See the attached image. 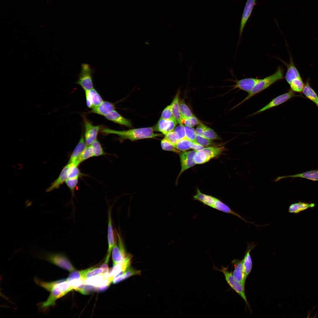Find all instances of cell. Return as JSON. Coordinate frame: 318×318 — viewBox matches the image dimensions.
Instances as JSON below:
<instances>
[{"label": "cell", "mask_w": 318, "mask_h": 318, "mask_svg": "<svg viewBox=\"0 0 318 318\" xmlns=\"http://www.w3.org/2000/svg\"><path fill=\"white\" fill-rule=\"evenodd\" d=\"M34 280L37 284L50 292L47 300L40 304L41 308L44 309L54 305L57 299L73 289L67 279L45 282L35 278Z\"/></svg>", "instance_id": "1"}, {"label": "cell", "mask_w": 318, "mask_h": 318, "mask_svg": "<svg viewBox=\"0 0 318 318\" xmlns=\"http://www.w3.org/2000/svg\"><path fill=\"white\" fill-rule=\"evenodd\" d=\"M100 132L105 135L111 134L117 135L122 140L128 139L131 141L153 138L160 136L161 134L155 133L152 127H143L130 129L126 130H117L108 128H102Z\"/></svg>", "instance_id": "2"}, {"label": "cell", "mask_w": 318, "mask_h": 318, "mask_svg": "<svg viewBox=\"0 0 318 318\" xmlns=\"http://www.w3.org/2000/svg\"><path fill=\"white\" fill-rule=\"evenodd\" d=\"M284 78V69L279 66L273 74L264 78L261 79L247 96L234 108L240 105L256 94L267 89L276 82Z\"/></svg>", "instance_id": "3"}, {"label": "cell", "mask_w": 318, "mask_h": 318, "mask_svg": "<svg viewBox=\"0 0 318 318\" xmlns=\"http://www.w3.org/2000/svg\"><path fill=\"white\" fill-rule=\"evenodd\" d=\"M39 257L69 271L75 270L67 257L62 253L42 251L39 254Z\"/></svg>", "instance_id": "4"}, {"label": "cell", "mask_w": 318, "mask_h": 318, "mask_svg": "<svg viewBox=\"0 0 318 318\" xmlns=\"http://www.w3.org/2000/svg\"><path fill=\"white\" fill-rule=\"evenodd\" d=\"M215 269L223 274L228 284L243 299L248 307L250 308L249 304L246 297L245 284L237 281L235 279L232 272L228 271V266L225 267L221 266V269H218L216 267Z\"/></svg>", "instance_id": "5"}, {"label": "cell", "mask_w": 318, "mask_h": 318, "mask_svg": "<svg viewBox=\"0 0 318 318\" xmlns=\"http://www.w3.org/2000/svg\"><path fill=\"white\" fill-rule=\"evenodd\" d=\"M94 70L90 65L82 63L77 80L76 83L80 85L85 91L94 88L92 75Z\"/></svg>", "instance_id": "6"}, {"label": "cell", "mask_w": 318, "mask_h": 318, "mask_svg": "<svg viewBox=\"0 0 318 318\" xmlns=\"http://www.w3.org/2000/svg\"><path fill=\"white\" fill-rule=\"evenodd\" d=\"M113 266L120 262L128 255L126 252L122 239L120 234L115 233V241L112 250Z\"/></svg>", "instance_id": "7"}, {"label": "cell", "mask_w": 318, "mask_h": 318, "mask_svg": "<svg viewBox=\"0 0 318 318\" xmlns=\"http://www.w3.org/2000/svg\"><path fill=\"white\" fill-rule=\"evenodd\" d=\"M85 128L84 138L86 145H91L97 139L98 133L102 129L101 126L95 125L84 115L82 116Z\"/></svg>", "instance_id": "8"}, {"label": "cell", "mask_w": 318, "mask_h": 318, "mask_svg": "<svg viewBox=\"0 0 318 318\" xmlns=\"http://www.w3.org/2000/svg\"><path fill=\"white\" fill-rule=\"evenodd\" d=\"M297 96H299V95H296L295 92L290 89L288 92L274 98L265 106L251 115L249 116L257 115L270 109L278 106L291 98Z\"/></svg>", "instance_id": "9"}, {"label": "cell", "mask_w": 318, "mask_h": 318, "mask_svg": "<svg viewBox=\"0 0 318 318\" xmlns=\"http://www.w3.org/2000/svg\"><path fill=\"white\" fill-rule=\"evenodd\" d=\"M196 152V151L193 150L179 153L181 169L177 178V181L183 172L196 164L193 160Z\"/></svg>", "instance_id": "10"}, {"label": "cell", "mask_w": 318, "mask_h": 318, "mask_svg": "<svg viewBox=\"0 0 318 318\" xmlns=\"http://www.w3.org/2000/svg\"><path fill=\"white\" fill-rule=\"evenodd\" d=\"M260 80L257 78H248L240 80H232L231 81L234 82L235 84L229 87H233L232 90L238 88L249 93Z\"/></svg>", "instance_id": "11"}, {"label": "cell", "mask_w": 318, "mask_h": 318, "mask_svg": "<svg viewBox=\"0 0 318 318\" xmlns=\"http://www.w3.org/2000/svg\"><path fill=\"white\" fill-rule=\"evenodd\" d=\"M225 149L223 146H210L203 148L199 150V152L204 163H205L219 156Z\"/></svg>", "instance_id": "12"}, {"label": "cell", "mask_w": 318, "mask_h": 318, "mask_svg": "<svg viewBox=\"0 0 318 318\" xmlns=\"http://www.w3.org/2000/svg\"><path fill=\"white\" fill-rule=\"evenodd\" d=\"M256 0H247L242 14L239 27L238 43L242 36L244 29L249 19L250 18L254 7L256 4Z\"/></svg>", "instance_id": "13"}, {"label": "cell", "mask_w": 318, "mask_h": 318, "mask_svg": "<svg viewBox=\"0 0 318 318\" xmlns=\"http://www.w3.org/2000/svg\"><path fill=\"white\" fill-rule=\"evenodd\" d=\"M132 259V255L129 254L125 259L113 266L109 272V277L112 281L116 276L125 271L130 266Z\"/></svg>", "instance_id": "14"}, {"label": "cell", "mask_w": 318, "mask_h": 318, "mask_svg": "<svg viewBox=\"0 0 318 318\" xmlns=\"http://www.w3.org/2000/svg\"><path fill=\"white\" fill-rule=\"evenodd\" d=\"M85 91L86 105L88 107L92 109L103 101L100 94L95 88Z\"/></svg>", "instance_id": "15"}, {"label": "cell", "mask_w": 318, "mask_h": 318, "mask_svg": "<svg viewBox=\"0 0 318 318\" xmlns=\"http://www.w3.org/2000/svg\"><path fill=\"white\" fill-rule=\"evenodd\" d=\"M290 62L287 63L284 61L280 60L285 64L287 68L285 78L287 82L289 84L292 80L301 77L300 74L295 65L291 55L289 54Z\"/></svg>", "instance_id": "16"}, {"label": "cell", "mask_w": 318, "mask_h": 318, "mask_svg": "<svg viewBox=\"0 0 318 318\" xmlns=\"http://www.w3.org/2000/svg\"><path fill=\"white\" fill-rule=\"evenodd\" d=\"M178 123L174 118L166 120L160 118L156 126L155 129L156 131L165 135L168 132L173 131Z\"/></svg>", "instance_id": "17"}, {"label": "cell", "mask_w": 318, "mask_h": 318, "mask_svg": "<svg viewBox=\"0 0 318 318\" xmlns=\"http://www.w3.org/2000/svg\"><path fill=\"white\" fill-rule=\"evenodd\" d=\"M256 246V244L254 242L248 243L245 252L244 256L242 259L245 276L246 279L250 273L252 268V261L250 252Z\"/></svg>", "instance_id": "18"}, {"label": "cell", "mask_w": 318, "mask_h": 318, "mask_svg": "<svg viewBox=\"0 0 318 318\" xmlns=\"http://www.w3.org/2000/svg\"><path fill=\"white\" fill-rule=\"evenodd\" d=\"M231 263L234 267L232 274L234 279L237 281L245 284L246 278L243 260L235 259L231 261Z\"/></svg>", "instance_id": "19"}, {"label": "cell", "mask_w": 318, "mask_h": 318, "mask_svg": "<svg viewBox=\"0 0 318 318\" xmlns=\"http://www.w3.org/2000/svg\"><path fill=\"white\" fill-rule=\"evenodd\" d=\"M113 104L107 101H103L99 105L91 109V112L105 116L115 110Z\"/></svg>", "instance_id": "20"}, {"label": "cell", "mask_w": 318, "mask_h": 318, "mask_svg": "<svg viewBox=\"0 0 318 318\" xmlns=\"http://www.w3.org/2000/svg\"><path fill=\"white\" fill-rule=\"evenodd\" d=\"M288 178H301L314 182L318 181V169L312 170L292 175L279 176L274 180V181H278L281 179Z\"/></svg>", "instance_id": "21"}, {"label": "cell", "mask_w": 318, "mask_h": 318, "mask_svg": "<svg viewBox=\"0 0 318 318\" xmlns=\"http://www.w3.org/2000/svg\"><path fill=\"white\" fill-rule=\"evenodd\" d=\"M70 165V164L68 163L64 167L58 178L47 189V192H50L59 188L68 179V173Z\"/></svg>", "instance_id": "22"}, {"label": "cell", "mask_w": 318, "mask_h": 318, "mask_svg": "<svg viewBox=\"0 0 318 318\" xmlns=\"http://www.w3.org/2000/svg\"><path fill=\"white\" fill-rule=\"evenodd\" d=\"M111 210L108 212V223L107 230V239L108 245L107 253L106 258H110L111 253L114 246L115 241V233H114L112 225Z\"/></svg>", "instance_id": "23"}, {"label": "cell", "mask_w": 318, "mask_h": 318, "mask_svg": "<svg viewBox=\"0 0 318 318\" xmlns=\"http://www.w3.org/2000/svg\"><path fill=\"white\" fill-rule=\"evenodd\" d=\"M86 143L83 134L82 135L78 143L71 154L68 163H75L86 148Z\"/></svg>", "instance_id": "24"}, {"label": "cell", "mask_w": 318, "mask_h": 318, "mask_svg": "<svg viewBox=\"0 0 318 318\" xmlns=\"http://www.w3.org/2000/svg\"><path fill=\"white\" fill-rule=\"evenodd\" d=\"M105 117L107 119L116 123L127 127L132 126L131 122L129 120L123 117L115 110Z\"/></svg>", "instance_id": "25"}, {"label": "cell", "mask_w": 318, "mask_h": 318, "mask_svg": "<svg viewBox=\"0 0 318 318\" xmlns=\"http://www.w3.org/2000/svg\"><path fill=\"white\" fill-rule=\"evenodd\" d=\"M180 91L179 90L175 96L171 104V109L173 116L179 125H183L180 114L179 96Z\"/></svg>", "instance_id": "26"}, {"label": "cell", "mask_w": 318, "mask_h": 318, "mask_svg": "<svg viewBox=\"0 0 318 318\" xmlns=\"http://www.w3.org/2000/svg\"><path fill=\"white\" fill-rule=\"evenodd\" d=\"M309 80V78L307 80L302 92L307 98L312 101L318 107V95L311 86Z\"/></svg>", "instance_id": "27"}, {"label": "cell", "mask_w": 318, "mask_h": 318, "mask_svg": "<svg viewBox=\"0 0 318 318\" xmlns=\"http://www.w3.org/2000/svg\"><path fill=\"white\" fill-rule=\"evenodd\" d=\"M314 203H308L299 202L291 204L289 206L288 212L290 213H298L309 208L314 207Z\"/></svg>", "instance_id": "28"}, {"label": "cell", "mask_w": 318, "mask_h": 318, "mask_svg": "<svg viewBox=\"0 0 318 318\" xmlns=\"http://www.w3.org/2000/svg\"><path fill=\"white\" fill-rule=\"evenodd\" d=\"M140 271L132 268L130 266L119 277L114 279L112 282L114 284L118 283L134 275H139L140 274Z\"/></svg>", "instance_id": "29"}, {"label": "cell", "mask_w": 318, "mask_h": 318, "mask_svg": "<svg viewBox=\"0 0 318 318\" xmlns=\"http://www.w3.org/2000/svg\"><path fill=\"white\" fill-rule=\"evenodd\" d=\"M80 272L82 278L85 279L97 275L103 274L104 270L101 267H91Z\"/></svg>", "instance_id": "30"}, {"label": "cell", "mask_w": 318, "mask_h": 318, "mask_svg": "<svg viewBox=\"0 0 318 318\" xmlns=\"http://www.w3.org/2000/svg\"><path fill=\"white\" fill-rule=\"evenodd\" d=\"M94 156L93 150L91 145L87 146L83 151L80 157L76 161L74 164L79 165L83 161Z\"/></svg>", "instance_id": "31"}, {"label": "cell", "mask_w": 318, "mask_h": 318, "mask_svg": "<svg viewBox=\"0 0 318 318\" xmlns=\"http://www.w3.org/2000/svg\"><path fill=\"white\" fill-rule=\"evenodd\" d=\"M290 89L294 92L301 93L304 88L305 84L301 77L292 80L289 84Z\"/></svg>", "instance_id": "32"}, {"label": "cell", "mask_w": 318, "mask_h": 318, "mask_svg": "<svg viewBox=\"0 0 318 318\" xmlns=\"http://www.w3.org/2000/svg\"><path fill=\"white\" fill-rule=\"evenodd\" d=\"M193 143V142L185 138L178 140L174 146L180 151L184 152L191 149Z\"/></svg>", "instance_id": "33"}, {"label": "cell", "mask_w": 318, "mask_h": 318, "mask_svg": "<svg viewBox=\"0 0 318 318\" xmlns=\"http://www.w3.org/2000/svg\"><path fill=\"white\" fill-rule=\"evenodd\" d=\"M203 131L202 136L210 140H220V138L216 133L211 128L203 123Z\"/></svg>", "instance_id": "34"}, {"label": "cell", "mask_w": 318, "mask_h": 318, "mask_svg": "<svg viewBox=\"0 0 318 318\" xmlns=\"http://www.w3.org/2000/svg\"><path fill=\"white\" fill-rule=\"evenodd\" d=\"M180 114L182 120L188 118L194 115L191 110L183 100L180 102Z\"/></svg>", "instance_id": "35"}, {"label": "cell", "mask_w": 318, "mask_h": 318, "mask_svg": "<svg viewBox=\"0 0 318 318\" xmlns=\"http://www.w3.org/2000/svg\"><path fill=\"white\" fill-rule=\"evenodd\" d=\"M70 164L68 173V178H77L82 176L84 174L81 172L78 165L74 163Z\"/></svg>", "instance_id": "36"}, {"label": "cell", "mask_w": 318, "mask_h": 318, "mask_svg": "<svg viewBox=\"0 0 318 318\" xmlns=\"http://www.w3.org/2000/svg\"><path fill=\"white\" fill-rule=\"evenodd\" d=\"M91 145L93 150L94 156H99L105 155L106 154L101 144L97 139L94 141Z\"/></svg>", "instance_id": "37"}, {"label": "cell", "mask_w": 318, "mask_h": 318, "mask_svg": "<svg viewBox=\"0 0 318 318\" xmlns=\"http://www.w3.org/2000/svg\"><path fill=\"white\" fill-rule=\"evenodd\" d=\"M162 149L164 150L179 153L180 151L176 148L174 145L165 138L162 139L160 143Z\"/></svg>", "instance_id": "38"}, {"label": "cell", "mask_w": 318, "mask_h": 318, "mask_svg": "<svg viewBox=\"0 0 318 318\" xmlns=\"http://www.w3.org/2000/svg\"><path fill=\"white\" fill-rule=\"evenodd\" d=\"M186 138L193 142H196V134L195 130L192 127L185 126Z\"/></svg>", "instance_id": "39"}, {"label": "cell", "mask_w": 318, "mask_h": 318, "mask_svg": "<svg viewBox=\"0 0 318 318\" xmlns=\"http://www.w3.org/2000/svg\"><path fill=\"white\" fill-rule=\"evenodd\" d=\"M196 142L203 147H208L214 144L211 140L200 135H196Z\"/></svg>", "instance_id": "40"}, {"label": "cell", "mask_w": 318, "mask_h": 318, "mask_svg": "<svg viewBox=\"0 0 318 318\" xmlns=\"http://www.w3.org/2000/svg\"><path fill=\"white\" fill-rule=\"evenodd\" d=\"M78 178H68L65 181L66 184L70 189L72 196H74L76 187L78 183Z\"/></svg>", "instance_id": "41"}, {"label": "cell", "mask_w": 318, "mask_h": 318, "mask_svg": "<svg viewBox=\"0 0 318 318\" xmlns=\"http://www.w3.org/2000/svg\"><path fill=\"white\" fill-rule=\"evenodd\" d=\"M173 130L176 135L178 140L186 138L183 125H179L175 127Z\"/></svg>", "instance_id": "42"}, {"label": "cell", "mask_w": 318, "mask_h": 318, "mask_svg": "<svg viewBox=\"0 0 318 318\" xmlns=\"http://www.w3.org/2000/svg\"><path fill=\"white\" fill-rule=\"evenodd\" d=\"M201 122L194 115L182 120V123L185 125L193 127L199 124Z\"/></svg>", "instance_id": "43"}, {"label": "cell", "mask_w": 318, "mask_h": 318, "mask_svg": "<svg viewBox=\"0 0 318 318\" xmlns=\"http://www.w3.org/2000/svg\"><path fill=\"white\" fill-rule=\"evenodd\" d=\"M160 118L166 120L174 118L173 115L171 105L167 106L163 110Z\"/></svg>", "instance_id": "44"}, {"label": "cell", "mask_w": 318, "mask_h": 318, "mask_svg": "<svg viewBox=\"0 0 318 318\" xmlns=\"http://www.w3.org/2000/svg\"><path fill=\"white\" fill-rule=\"evenodd\" d=\"M164 138L168 140L173 145L178 140L176 135L173 130L168 132L165 135Z\"/></svg>", "instance_id": "45"}, {"label": "cell", "mask_w": 318, "mask_h": 318, "mask_svg": "<svg viewBox=\"0 0 318 318\" xmlns=\"http://www.w3.org/2000/svg\"><path fill=\"white\" fill-rule=\"evenodd\" d=\"M203 147L198 143L196 142H193L191 149L196 151L202 149Z\"/></svg>", "instance_id": "46"}]
</instances>
